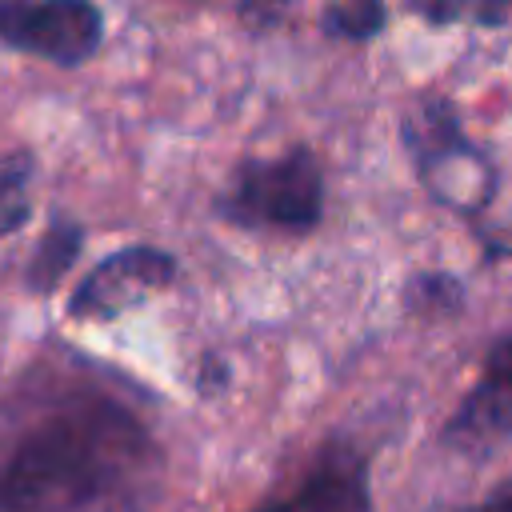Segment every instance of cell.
Here are the masks:
<instances>
[{
	"instance_id": "5",
	"label": "cell",
	"mask_w": 512,
	"mask_h": 512,
	"mask_svg": "<svg viewBox=\"0 0 512 512\" xmlns=\"http://www.w3.org/2000/svg\"><path fill=\"white\" fill-rule=\"evenodd\" d=\"M176 280V256L152 244H128L104 256L68 296L72 320H116L140 308L148 296L164 292Z\"/></svg>"
},
{
	"instance_id": "11",
	"label": "cell",
	"mask_w": 512,
	"mask_h": 512,
	"mask_svg": "<svg viewBox=\"0 0 512 512\" xmlns=\"http://www.w3.org/2000/svg\"><path fill=\"white\" fill-rule=\"evenodd\" d=\"M464 304V288L456 276L444 272H424L408 284V308L420 316H452Z\"/></svg>"
},
{
	"instance_id": "14",
	"label": "cell",
	"mask_w": 512,
	"mask_h": 512,
	"mask_svg": "<svg viewBox=\"0 0 512 512\" xmlns=\"http://www.w3.org/2000/svg\"><path fill=\"white\" fill-rule=\"evenodd\" d=\"M464 512H512V476L508 480H500L484 500H476L472 508H464Z\"/></svg>"
},
{
	"instance_id": "10",
	"label": "cell",
	"mask_w": 512,
	"mask_h": 512,
	"mask_svg": "<svg viewBox=\"0 0 512 512\" xmlns=\"http://www.w3.org/2000/svg\"><path fill=\"white\" fill-rule=\"evenodd\" d=\"M408 8L432 24L468 20V24H484V28H496L512 16V0H408Z\"/></svg>"
},
{
	"instance_id": "4",
	"label": "cell",
	"mask_w": 512,
	"mask_h": 512,
	"mask_svg": "<svg viewBox=\"0 0 512 512\" xmlns=\"http://www.w3.org/2000/svg\"><path fill=\"white\" fill-rule=\"evenodd\" d=\"M0 40L76 68L100 48L104 20L92 0H0Z\"/></svg>"
},
{
	"instance_id": "7",
	"label": "cell",
	"mask_w": 512,
	"mask_h": 512,
	"mask_svg": "<svg viewBox=\"0 0 512 512\" xmlns=\"http://www.w3.org/2000/svg\"><path fill=\"white\" fill-rule=\"evenodd\" d=\"M256 512H372V496H368V484L356 460L328 456L320 468H312V476L296 492Z\"/></svg>"
},
{
	"instance_id": "9",
	"label": "cell",
	"mask_w": 512,
	"mask_h": 512,
	"mask_svg": "<svg viewBox=\"0 0 512 512\" xmlns=\"http://www.w3.org/2000/svg\"><path fill=\"white\" fill-rule=\"evenodd\" d=\"M32 156L8 152L0 156V240L12 236L32 216Z\"/></svg>"
},
{
	"instance_id": "13",
	"label": "cell",
	"mask_w": 512,
	"mask_h": 512,
	"mask_svg": "<svg viewBox=\"0 0 512 512\" xmlns=\"http://www.w3.org/2000/svg\"><path fill=\"white\" fill-rule=\"evenodd\" d=\"M288 8H292V0H240V20L256 32H264V28L280 24L288 16Z\"/></svg>"
},
{
	"instance_id": "3",
	"label": "cell",
	"mask_w": 512,
	"mask_h": 512,
	"mask_svg": "<svg viewBox=\"0 0 512 512\" xmlns=\"http://www.w3.org/2000/svg\"><path fill=\"white\" fill-rule=\"evenodd\" d=\"M400 136H404V148H408L424 188L440 204L472 216L492 200L496 168L488 164L484 152H476L468 144V136L456 120V108L444 96H420L404 112Z\"/></svg>"
},
{
	"instance_id": "1",
	"label": "cell",
	"mask_w": 512,
	"mask_h": 512,
	"mask_svg": "<svg viewBox=\"0 0 512 512\" xmlns=\"http://www.w3.org/2000/svg\"><path fill=\"white\" fill-rule=\"evenodd\" d=\"M156 480L148 424L104 392H76L0 456V512H136Z\"/></svg>"
},
{
	"instance_id": "2",
	"label": "cell",
	"mask_w": 512,
	"mask_h": 512,
	"mask_svg": "<svg viewBox=\"0 0 512 512\" xmlns=\"http://www.w3.org/2000/svg\"><path fill=\"white\" fill-rule=\"evenodd\" d=\"M220 216L236 228L304 236L324 216V176L308 148L272 160H244L220 192Z\"/></svg>"
},
{
	"instance_id": "6",
	"label": "cell",
	"mask_w": 512,
	"mask_h": 512,
	"mask_svg": "<svg viewBox=\"0 0 512 512\" xmlns=\"http://www.w3.org/2000/svg\"><path fill=\"white\" fill-rule=\"evenodd\" d=\"M512 436V336L496 340L472 392L452 412L444 440L460 452H488Z\"/></svg>"
},
{
	"instance_id": "15",
	"label": "cell",
	"mask_w": 512,
	"mask_h": 512,
	"mask_svg": "<svg viewBox=\"0 0 512 512\" xmlns=\"http://www.w3.org/2000/svg\"><path fill=\"white\" fill-rule=\"evenodd\" d=\"M484 252H488V256H512V236H508V240H488Z\"/></svg>"
},
{
	"instance_id": "12",
	"label": "cell",
	"mask_w": 512,
	"mask_h": 512,
	"mask_svg": "<svg viewBox=\"0 0 512 512\" xmlns=\"http://www.w3.org/2000/svg\"><path fill=\"white\" fill-rule=\"evenodd\" d=\"M384 24V0H340L324 12V28L344 40H368Z\"/></svg>"
},
{
	"instance_id": "8",
	"label": "cell",
	"mask_w": 512,
	"mask_h": 512,
	"mask_svg": "<svg viewBox=\"0 0 512 512\" xmlns=\"http://www.w3.org/2000/svg\"><path fill=\"white\" fill-rule=\"evenodd\" d=\"M80 248H84V228H80L76 220H68V216L52 220V224H48V232L40 236V244H36L32 260H28L24 284H28L32 292H52V288L60 284V276L76 264Z\"/></svg>"
}]
</instances>
